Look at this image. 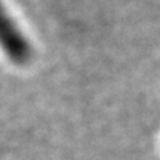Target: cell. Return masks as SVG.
Returning a JSON list of instances; mask_svg holds the SVG:
<instances>
[{
  "label": "cell",
  "mask_w": 160,
  "mask_h": 160,
  "mask_svg": "<svg viewBox=\"0 0 160 160\" xmlns=\"http://www.w3.org/2000/svg\"><path fill=\"white\" fill-rule=\"evenodd\" d=\"M0 47L16 64H26L31 58V48L27 39L15 26L7 9L0 2Z\"/></svg>",
  "instance_id": "cell-1"
}]
</instances>
